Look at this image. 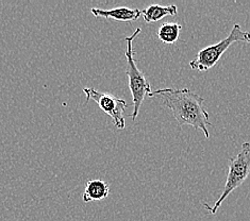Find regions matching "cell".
Masks as SVG:
<instances>
[{"instance_id": "9c48e42d", "label": "cell", "mask_w": 250, "mask_h": 221, "mask_svg": "<svg viewBox=\"0 0 250 221\" xmlns=\"http://www.w3.org/2000/svg\"><path fill=\"white\" fill-rule=\"evenodd\" d=\"M182 26L177 22H165L158 30V38L164 44L172 45L179 39Z\"/></svg>"}, {"instance_id": "ba28073f", "label": "cell", "mask_w": 250, "mask_h": 221, "mask_svg": "<svg viewBox=\"0 0 250 221\" xmlns=\"http://www.w3.org/2000/svg\"><path fill=\"white\" fill-rule=\"evenodd\" d=\"M178 13V9L175 4L162 7L159 4H152L142 11V15L144 17V20L148 23L157 22L161 20L165 16H175Z\"/></svg>"}, {"instance_id": "3957f363", "label": "cell", "mask_w": 250, "mask_h": 221, "mask_svg": "<svg viewBox=\"0 0 250 221\" xmlns=\"http://www.w3.org/2000/svg\"><path fill=\"white\" fill-rule=\"evenodd\" d=\"M141 33V28H138L135 31L127 37V51H126V58H127V69L126 73L129 79V88L132 94V101H133V113L131 117H132V121H135L136 117L139 115V112L141 109V105L144 101L146 96H150L152 93L151 91V85L149 81L147 80L146 76L142 73L136 66L135 61L133 59V48H132V43L133 40L138 37Z\"/></svg>"}, {"instance_id": "52a82bcc", "label": "cell", "mask_w": 250, "mask_h": 221, "mask_svg": "<svg viewBox=\"0 0 250 221\" xmlns=\"http://www.w3.org/2000/svg\"><path fill=\"white\" fill-rule=\"evenodd\" d=\"M110 195V185L100 179H93L87 181L84 193L82 195L83 202L100 201L108 198Z\"/></svg>"}, {"instance_id": "7a4b0ae2", "label": "cell", "mask_w": 250, "mask_h": 221, "mask_svg": "<svg viewBox=\"0 0 250 221\" xmlns=\"http://www.w3.org/2000/svg\"><path fill=\"white\" fill-rule=\"evenodd\" d=\"M250 173V142H244L241 148V151L235 155L234 158L229 160V170L227 179H226V184L222 195L219 199L215 202V204L210 206L209 204H204L207 211L210 214H216L220 205L223 204L224 200L235 190L236 188L241 187V185L245 182L247 177Z\"/></svg>"}, {"instance_id": "8992f818", "label": "cell", "mask_w": 250, "mask_h": 221, "mask_svg": "<svg viewBox=\"0 0 250 221\" xmlns=\"http://www.w3.org/2000/svg\"><path fill=\"white\" fill-rule=\"evenodd\" d=\"M91 12L96 17H104V19L106 20H114L124 22L138 20L142 15V11H140L139 9H130L126 7L114 8L111 10L92 8Z\"/></svg>"}, {"instance_id": "5b68a950", "label": "cell", "mask_w": 250, "mask_h": 221, "mask_svg": "<svg viewBox=\"0 0 250 221\" xmlns=\"http://www.w3.org/2000/svg\"><path fill=\"white\" fill-rule=\"evenodd\" d=\"M83 92L85 94L87 102L90 100H94L100 109L113 119V123L118 130L125 128L124 113L128 106L126 101L112 94L98 92L97 89L92 87L83 88Z\"/></svg>"}, {"instance_id": "6da1fadb", "label": "cell", "mask_w": 250, "mask_h": 221, "mask_svg": "<svg viewBox=\"0 0 250 221\" xmlns=\"http://www.w3.org/2000/svg\"><path fill=\"white\" fill-rule=\"evenodd\" d=\"M149 97L159 98L166 107L171 110L180 127L188 124L196 130L199 129L209 139L210 132L207 127L212 123L209 121V113L206 110L205 99L200 95L188 88H161L152 92Z\"/></svg>"}, {"instance_id": "277c9868", "label": "cell", "mask_w": 250, "mask_h": 221, "mask_svg": "<svg viewBox=\"0 0 250 221\" xmlns=\"http://www.w3.org/2000/svg\"><path fill=\"white\" fill-rule=\"evenodd\" d=\"M236 41H245V43L250 44V32L243 31L239 23H235L227 38H225L215 45L208 46L201 49L193 61L189 63V67L193 70L198 71L210 70L218 63L224 52Z\"/></svg>"}]
</instances>
